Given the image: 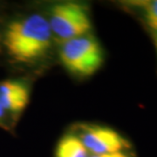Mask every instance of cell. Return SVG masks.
Instances as JSON below:
<instances>
[{"instance_id": "cell-1", "label": "cell", "mask_w": 157, "mask_h": 157, "mask_svg": "<svg viewBox=\"0 0 157 157\" xmlns=\"http://www.w3.org/2000/svg\"><path fill=\"white\" fill-rule=\"evenodd\" d=\"M52 40L48 20L39 14H33L8 25L4 45L12 59L29 64L45 56L50 50Z\"/></svg>"}, {"instance_id": "cell-2", "label": "cell", "mask_w": 157, "mask_h": 157, "mask_svg": "<svg viewBox=\"0 0 157 157\" xmlns=\"http://www.w3.org/2000/svg\"><path fill=\"white\" fill-rule=\"evenodd\" d=\"M59 59L69 73L86 78L100 70L104 52L97 39L88 34L61 44Z\"/></svg>"}, {"instance_id": "cell-3", "label": "cell", "mask_w": 157, "mask_h": 157, "mask_svg": "<svg viewBox=\"0 0 157 157\" xmlns=\"http://www.w3.org/2000/svg\"><path fill=\"white\" fill-rule=\"evenodd\" d=\"M48 22L52 38L59 44L88 35L92 30L89 10L83 4L75 2L54 5L52 7Z\"/></svg>"}, {"instance_id": "cell-4", "label": "cell", "mask_w": 157, "mask_h": 157, "mask_svg": "<svg viewBox=\"0 0 157 157\" xmlns=\"http://www.w3.org/2000/svg\"><path fill=\"white\" fill-rule=\"evenodd\" d=\"M79 131V139L93 155L123 152L130 147L128 140L117 131L107 127L82 125Z\"/></svg>"}, {"instance_id": "cell-5", "label": "cell", "mask_w": 157, "mask_h": 157, "mask_svg": "<svg viewBox=\"0 0 157 157\" xmlns=\"http://www.w3.org/2000/svg\"><path fill=\"white\" fill-rule=\"evenodd\" d=\"M30 91L27 86L18 80L0 82V103L6 112L21 113L28 105Z\"/></svg>"}, {"instance_id": "cell-6", "label": "cell", "mask_w": 157, "mask_h": 157, "mask_svg": "<svg viewBox=\"0 0 157 157\" xmlns=\"http://www.w3.org/2000/svg\"><path fill=\"white\" fill-rule=\"evenodd\" d=\"M55 157H89V152L79 137L75 135H66L57 145Z\"/></svg>"}, {"instance_id": "cell-7", "label": "cell", "mask_w": 157, "mask_h": 157, "mask_svg": "<svg viewBox=\"0 0 157 157\" xmlns=\"http://www.w3.org/2000/svg\"><path fill=\"white\" fill-rule=\"evenodd\" d=\"M129 4L141 9L147 25L154 32L157 31V0L135 1L130 2Z\"/></svg>"}, {"instance_id": "cell-8", "label": "cell", "mask_w": 157, "mask_h": 157, "mask_svg": "<svg viewBox=\"0 0 157 157\" xmlns=\"http://www.w3.org/2000/svg\"><path fill=\"white\" fill-rule=\"evenodd\" d=\"M90 157H131L123 152L113 153V154H104V155H93Z\"/></svg>"}, {"instance_id": "cell-9", "label": "cell", "mask_w": 157, "mask_h": 157, "mask_svg": "<svg viewBox=\"0 0 157 157\" xmlns=\"http://www.w3.org/2000/svg\"><path fill=\"white\" fill-rule=\"evenodd\" d=\"M6 112L5 111V109L3 108V107L1 106V103H0V121L4 119L5 115H6Z\"/></svg>"}, {"instance_id": "cell-10", "label": "cell", "mask_w": 157, "mask_h": 157, "mask_svg": "<svg viewBox=\"0 0 157 157\" xmlns=\"http://www.w3.org/2000/svg\"><path fill=\"white\" fill-rule=\"evenodd\" d=\"M155 33V35H154V39H155V47H156L157 51V31L154 32Z\"/></svg>"}]
</instances>
